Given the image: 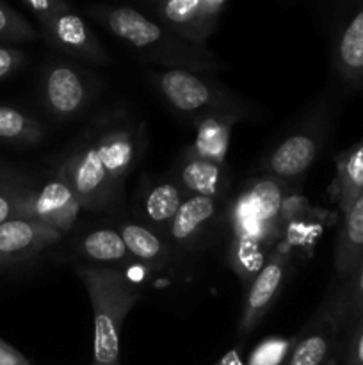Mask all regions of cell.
I'll use <instances>...</instances> for the list:
<instances>
[{
	"label": "cell",
	"instance_id": "ffe728a7",
	"mask_svg": "<svg viewBox=\"0 0 363 365\" xmlns=\"http://www.w3.org/2000/svg\"><path fill=\"white\" fill-rule=\"evenodd\" d=\"M238 118L226 116V114H212L201 120L194 121L196 139L192 145H189L187 152L192 155L201 157L210 163L228 166V146H230V135L235 125L238 123Z\"/></svg>",
	"mask_w": 363,
	"mask_h": 365
},
{
	"label": "cell",
	"instance_id": "cb8c5ba5",
	"mask_svg": "<svg viewBox=\"0 0 363 365\" xmlns=\"http://www.w3.org/2000/svg\"><path fill=\"white\" fill-rule=\"evenodd\" d=\"M45 125L28 113L0 106V143L20 148H32L45 141Z\"/></svg>",
	"mask_w": 363,
	"mask_h": 365
},
{
	"label": "cell",
	"instance_id": "8fae6325",
	"mask_svg": "<svg viewBox=\"0 0 363 365\" xmlns=\"http://www.w3.org/2000/svg\"><path fill=\"white\" fill-rule=\"evenodd\" d=\"M290 267V252L285 242H278L276 248L269 255L267 262L248 285L244 307L237 324V335L241 339L253 334L256 327L265 319L269 310L281 294L285 280Z\"/></svg>",
	"mask_w": 363,
	"mask_h": 365
},
{
	"label": "cell",
	"instance_id": "3957f363",
	"mask_svg": "<svg viewBox=\"0 0 363 365\" xmlns=\"http://www.w3.org/2000/svg\"><path fill=\"white\" fill-rule=\"evenodd\" d=\"M146 78L166 106L191 123L212 114H226L241 121L256 116L255 103L248 102L214 75L187 70H157L148 71Z\"/></svg>",
	"mask_w": 363,
	"mask_h": 365
},
{
	"label": "cell",
	"instance_id": "5bb4252c",
	"mask_svg": "<svg viewBox=\"0 0 363 365\" xmlns=\"http://www.w3.org/2000/svg\"><path fill=\"white\" fill-rule=\"evenodd\" d=\"M331 66L347 88H363V2L342 14L335 25Z\"/></svg>",
	"mask_w": 363,
	"mask_h": 365
},
{
	"label": "cell",
	"instance_id": "d6986e66",
	"mask_svg": "<svg viewBox=\"0 0 363 365\" xmlns=\"http://www.w3.org/2000/svg\"><path fill=\"white\" fill-rule=\"evenodd\" d=\"M117 232L123 237L130 255L149 269H164L178 257L166 235L146 227L141 221H123L117 227Z\"/></svg>",
	"mask_w": 363,
	"mask_h": 365
},
{
	"label": "cell",
	"instance_id": "603a6c76",
	"mask_svg": "<svg viewBox=\"0 0 363 365\" xmlns=\"http://www.w3.org/2000/svg\"><path fill=\"white\" fill-rule=\"evenodd\" d=\"M75 248L85 264L95 266H112L134 259L117 228H95L82 235Z\"/></svg>",
	"mask_w": 363,
	"mask_h": 365
},
{
	"label": "cell",
	"instance_id": "8992f818",
	"mask_svg": "<svg viewBox=\"0 0 363 365\" xmlns=\"http://www.w3.org/2000/svg\"><path fill=\"white\" fill-rule=\"evenodd\" d=\"M103 170L123 192L128 175L146 148V125L125 109H109L85 127Z\"/></svg>",
	"mask_w": 363,
	"mask_h": 365
},
{
	"label": "cell",
	"instance_id": "1f68e13d",
	"mask_svg": "<svg viewBox=\"0 0 363 365\" xmlns=\"http://www.w3.org/2000/svg\"><path fill=\"white\" fill-rule=\"evenodd\" d=\"M0 365H34L14 346L0 339Z\"/></svg>",
	"mask_w": 363,
	"mask_h": 365
},
{
	"label": "cell",
	"instance_id": "277c9868",
	"mask_svg": "<svg viewBox=\"0 0 363 365\" xmlns=\"http://www.w3.org/2000/svg\"><path fill=\"white\" fill-rule=\"evenodd\" d=\"M230 221V266L246 285L260 273L281 241L283 223L263 214L248 187H242L228 209Z\"/></svg>",
	"mask_w": 363,
	"mask_h": 365
},
{
	"label": "cell",
	"instance_id": "7402d4cb",
	"mask_svg": "<svg viewBox=\"0 0 363 365\" xmlns=\"http://www.w3.org/2000/svg\"><path fill=\"white\" fill-rule=\"evenodd\" d=\"M337 175L333 182L335 200L342 216L351 210L356 200L363 195V138L335 157Z\"/></svg>",
	"mask_w": 363,
	"mask_h": 365
},
{
	"label": "cell",
	"instance_id": "7a4b0ae2",
	"mask_svg": "<svg viewBox=\"0 0 363 365\" xmlns=\"http://www.w3.org/2000/svg\"><path fill=\"white\" fill-rule=\"evenodd\" d=\"M75 273L93 309L91 365H121V330L130 310L141 302L142 287L114 266L78 264Z\"/></svg>",
	"mask_w": 363,
	"mask_h": 365
},
{
	"label": "cell",
	"instance_id": "4316f807",
	"mask_svg": "<svg viewBox=\"0 0 363 365\" xmlns=\"http://www.w3.org/2000/svg\"><path fill=\"white\" fill-rule=\"evenodd\" d=\"M28 184L31 182L16 171L4 170L0 173V225L16 220Z\"/></svg>",
	"mask_w": 363,
	"mask_h": 365
},
{
	"label": "cell",
	"instance_id": "484cf974",
	"mask_svg": "<svg viewBox=\"0 0 363 365\" xmlns=\"http://www.w3.org/2000/svg\"><path fill=\"white\" fill-rule=\"evenodd\" d=\"M41 38L38 29L21 13L0 2V45L14 46Z\"/></svg>",
	"mask_w": 363,
	"mask_h": 365
},
{
	"label": "cell",
	"instance_id": "ac0fdd59",
	"mask_svg": "<svg viewBox=\"0 0 363 365\" xmlns=\"http://www.w3.org/2000/svg\"><path fill=\"white\" fill-rule=\"evenodd\" d=\"M187 192L173 177L153 178L142 184L137 195V221L167 237L171 223L187 200Z\"/></svg>",
	"mask_w": 363,
	"mask_h": 365
},
{
	"label": "cell",
	"instance_id": "52a82bcc",
	"mask_svg": "<svg viewBox=\"0 0 363 365\" xmlns=\"http://www.w3.org/2000/svg\"><path fill=\"white\" fill-rule=\"evenodd\" d=\"M53 168L59 170L71 185L82 210H110L121 203L123 192L103 170L85 128L71 139L66 148L60 150L53 160Z\"/></svg>",
	"mask_w": 363,
	"mask_h": 365
},
{
	"label": "cell",
	"instance_id": "2e32d148",
	"mask_svg": "<svg viewBox=\"0 0 363 365\" xmlns=\"http://www.w3.org/2000/svg\"><path fill=\"white\" fill-rule=\"evenodd\" d=\"M63 235L46 225L31 220H11L0 225V271L34 260Z\"/></svg>",
	"mask_w": 363,
	"mask_h": 365
},
{
	"label": "cell",
	"instance_id": "44dd1931",
	"mask_svg": "<svg viewBox=\"0 0 363 365\" xmlns=\"http://www.w3.org/2000/svg\"><path fill=\"white\" fill-rule=\"evenodd\" d=\"M363 257V195L359 196L344 216L337 252H335V273L340 284H344ZM338 284V285H340Z\"/></svg>",
	"mask_w": 363,
	"mask_h": 365
},
{
	"label": "cell",
	"instance_id": "6da1fadb",
	"mask_svg": "<svg viewBox=\"0 0 363 365\" xmlns=\"http://www.w3.org/2000/svg\"><path fill=\"white\" fill-rule=\"evenodd\" d=\"M85 14L146 61L164 66V70L219 73L221 63L212 50L185 41L135 7L121 4H91L85 7Z\"/></svg>",
	"mask_w": 363,
	"mask_h": 365
},
{
	"label": "cell",
	"instance_id": "9c48e42d",
	"mask_svg": "<svg viewBox=\"0 0 363 365\" xmlns=\"http://www.w3.org/2000/svg\"><path fill=\"white\" fill-rule=\"evenodd\" d=\"M80 212L82 207L71 185L64 175L53 168L45 182L39 185H34L32 182L28 184L18 217L46 225L64 237L73 230Z\"/></svg>",
	"mask_w": 363,
	"mask_h": 365
},
{
	"label": "cell",
	"instance_id": "9a60e30c",
	"mask_svg": "<svg viewBox=\"0 0 363 365\" xmlns=\"http://www.w3.org/2000/svg\"><path fill=\"white\" fill-rule=\"evenodd\" d=\"M340 331L326 298L308 324L295 335V344L285 365H335Z\"/></svg>",
	"mask_w": 363,
	"mask_h": 365
},
{
	"label": "cell",
	"instance_id": "4dcf8cb0",
	"mask_svg": "<svg viewBox=\"0 0 363 365\" xmlns=\"http://www.w3.org/2000/svg\"><path fill=\"white\" fill-rule=\"evenodd\" d=\"M27 61V53L16 46L0 45V82L16 73Z\"/></svg>",
	"mask_w": 363,
	"mask_h": 365
},
{
	"label": "cell",
	"instance_id": "d6a6232c",
	"mask_svg": "<svg viewBox=\"0 0 363 365\" xmlns=\"http://www.w3.org/2000/svg\"><path fill=\"white\" fill-rule=\"evenodd\" d=\"M216 365H246V362L241 356V349H233L228 355H224Z\"/></svg>",
	"mask_w": 363,
	"mask_h": 365
},
{
	"label": "cell",
	"instance_id": "f546056e",
	"mask_svg": "<svg viewBox=\"0 0 363 365\" xmlns=\"http://www.w3.org/2000/svg\"><path fill=\"white\" fill-rule=\"evenodd\" d=\"M21 6L32 14V16L39 21H45L48 18L56 16V14L63 13V11L70 9L71 4L66 0H23Z\"/></svg>",
	"mask_w": 363,
	"mask_h": 365
},
{
	"label": "cell",
	"instance_id": "7c38bea8",
	"mask_svg": "<svg viewBox=\"0 0 363 365\" xmlns=\"http://www.w3.org/2000/svg\"><path fill=\"white\" fill-rule=\"evenodd\" d=\"M39 34L53 48L60 50L75 59L88 61L95 64H109L110 56L105 46L96 38L95 31L89 27L85 18L78 14L73 7L39 21Z\"/></svg>",
	"mask_w": 363,
	"mask_h": 365
},
{
	"label": "cell",
	"instance_id": "f1b7e54d",
	"mask_svg": "<svg viewBox=\"0 0 363 365\" xmlns=\"http://www.w3.org/2000/svg\"><path fill=\"white\" fill-rule=\"evenodd\" d=\"M345 365H363V314L349 327V337L344 349Z\"/></svg>",
	"mask_w": 363,
	"mask_h": 365
},
{
	"label": "cell",
	"instance_id": "d4e9b609",
	"mask_svg": "<svg viewBox=\"0 0 363 365\" xmlns=\"http://www.w3.org/2000/svg\"><path fill=\"white\" fill-rule=\"evenodd\" d=\"M340 330L349 328L363 314V257L351 277L338 285L337 294L327 298Z\"/></svg>",
	"mask_w": 363,
	"mask_h": 365
},
{
	"label": "cell",
	"instance_id": "ba28073f",
	"mask_svg": "<svg viewBox=\"0 0 363 365\" xmlns=\"http://www.w3.org/2000/svg\"><path fill=\"white\" fill-rule=\"evenodd\" d=\"M102 82L88 68L66 59L50 61L39 75V102L53 121L80 118L98 96Z\"/></svg>",
	"mask_w": 363,
	"mask_h": 365
},
{
	"label": "cell",
	"instance_id": "5b68a950",
	"mask_svg": "<svg viewBox=\"0 0 363 365\" xmlns=\"http://www.w3.org/2000/svg\"><path fill=\"white\" fill-rule=\"evenodd\" d=\"M330 130L331 110L327 103L312 107L260 159V177L295 184L320 157Z\"/></svg>",
	"mask_w": 363,
	"mask_h": 365
},
{
	"label": "cell",
	"instance_id": "e0dca14e",
	"mask_svg": "<svg viewBox=\"0 0 363 365\" xmlns=\"http://www.w3.org/2000/svg\"><path fill=\"white\" fill-rule=\"evenodd\" d=\"M228 171H230L228 166L192 155L184 148L174 163L171 177L187 192V196H201V198L224 202L230 191Z\"/></svg>",
	"mask_w": 363,
	"mask_h": 365
},
{
	"label": "cell",
	"instance_id": "4fadbf2b",
	"mask_svg": "<svg viewBox=\"0 0 363 365\" xmlns=\"http://www.w3.org/2000/svg\"><path fill=\"white\" fill-rule=\"evenodd\" d=\"M223 203L201 196H189L185 200L167 230V241L177 255L198 253L209 246L219 225Z\"/></svg>",
	"mask_w": 363,
	"mask_h": 365
},
{
	"label": "cell",
	"instance_id": "83f0119b",
	"mask_svg": "<svg viewBox=\"0 0 363 365\" xmlns=\"http://www.w3.org/2000/svg\"><path fill=\"white\" fill-rule=\"evenodd\" d=\"M295 337H269L260 342L249 355L246 365H285Z\"/></svg>",
	"mask_w": 363,
	"mask_h": 365
},
{
	"label": "cell",
	"instance_id": "836d02e7",
	"mask_svg": "<svg viewBox=\"0 0 363 365\" xmlns=\"http://www.w3.org/2000/svg\"><path fill=\"white\" fill-rule=\"evenodd\" d=\"M2 171H4V170H2V168H0V173H2Z\"/></svg>",
	"mask_w": 363,
	"mask_h": 365
},
{
	"label": "cell",
	"instance_id": "30bf717a",
	"mask_svg": "<svg viewBox=\"0 0 363 365\" xmlns=\"http://www.w3.org/2000/svg\"><path fill=\"white\" fill-rule=\"evenodd\" d=\"M226 7L228 0H162L149 4L153 20L198 46H206Z\"/></svg>",
	"mask_w": 363,
	"mask_h": 365
}]
</instances>
